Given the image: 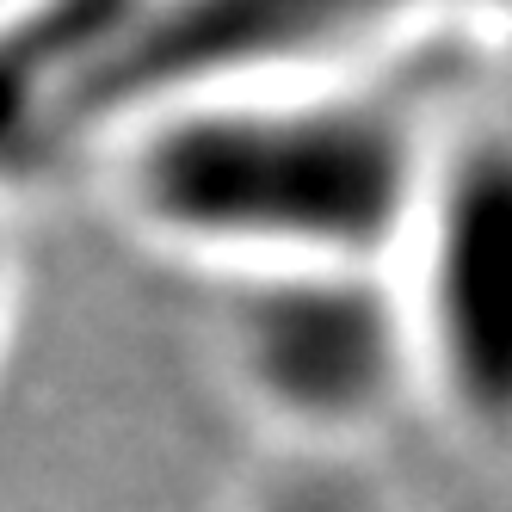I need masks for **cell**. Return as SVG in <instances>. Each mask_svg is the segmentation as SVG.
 I'll list each match as a JSON object with an SVG mask.
<instances>
[{"label": "cell", "instance_id": "obj_3", "mask_svg": "<svg viewBox=\"0 0 512 512\" xmlns=\"http://www.w3.org/2000/svg\"><path fill=\"white\" fill-rule=\"evenodd\" d=\"M247 364L290 420L315 432L364 426L414 377L401 297L377 272H278L253 309Z\"/></svg>", "mask_w": 512, "mask_h": 512}, {"label": "cell", "instance_id": "obj_5", "mask_svg": "<svg viewBox=\"0 0 512 512\" xmlns=\"http://www.w3.org/2000/svg\"><path fill=\"white\" fill-rule=\"evenodd\" d=\"M506 31H512V25H506ZM494 56H500V62H506V68H512V38H506V50H494Z\"/></svg>", "mask_w": 512, "mask_h": 512}, {"label": "cell", "instance_id": "obj_4", "mask_svg": "<svg viewBox=\"0 0 512 512\" xmlns=\"http://www.w3.org/2000/svg\"><path fill=\"white\" fill-rule=\"evenodd\" d=\"M272 512H383V506L371 500V488L346 482V475H309V482L278 488Z\"/></svg>", "mask_w": 512, "mask_h": 512}, {"label": "cell", "instance_id": "obj_2", "mask_svg": "<svg viewBox=\"0 0 512 512\" xmlns=\"http://www.w3.org/2000/svg\"><path fill=\"white\" fill-rule=\"evenodd\" d=\"M401 253L414 377L469 438L512 451V112L432 142Z\"/></svg>", "mask_w": 512, "mask_h": 512}, {"label": "cell", "instance_id": "obj_1", "mask_svg": "<svg viewBox=\"0 0 512 512\" xmlns=\"http://www.w3.org/2000/svg\"><path fill=\"white\" fill-rule=\"evenodd\" d=\"M432 136L383 87L229 93L161 124L130 161L149 223L272 272H377L401 253Z\"/></svg>", "mask_w": 512, "mask_h": 512}]
</instances>
